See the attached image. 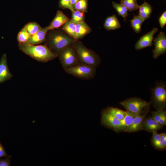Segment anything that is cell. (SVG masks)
<instances>
[{"label": "cell", "instance_id": "cell-25", "mask_svg": "<svg viewBox=\"0 0 166 166\" xmlns=\"http://www.w3.org/2000/svg\"><path fill=\"white\" fill-rule=\"evenodd\" d=\"M23 27L31 35L34 34L42 28L38 24L35 22H30Z\"/></svg>", "mask_w": 166, "mask_h": 166}, {"label": "cell", "instance_id": "cell-32", "mask_svg": "<svg viewBox=\"0 0 166 166\" xmlns=\"http://www.w3.org/2000/svg\"><path fill=\"white\" fill-rule=\"evenodd\" d=\"M159 22L161 28H164L166 24V11H164L159 18Z\"/></svg>", "mask_w": 166, "mask_h": 166}, {"label": "cell", "instance_id": "cell-21", "mask_svg": "<svg viewBox=\"0 0 166 166\" xmlns=\"http://www.w3.org/2000/svg\"><path fill=\"white\" fill-rule=\"evenodd\" d=\"M151 116L156 121L164 126L166 124V112L164 109L152 111Z\"/></svg>", "mask_w": 166, "mask_h": 166}, {"label": "cell", "instance_id": "cell-15", "mask_svg": "<svg viewBox=\"0 0 166 166\" xmlns=\"http://www.w3.org/2000/svg\"><path fill=\"white\" fill-rule=\"evenodd\" d=\"M126 114L124 119L121 121L120 126L115 131L116 132L125 131L132 124L135 117L139 114L126 111Z\"/></svg>", "mask_w": 166, "mask_h": 166}, {"label": "cell", "instance_id": "cell-22", "mask_svg": "<svg viewBox=\"0 0 166 166\" xmlns=\"http://www.w3.org/2000/svg\"><path fill=\"white\" fill-rule=\"evenodd\" d=\"M134 18L130 20L131 26L136 33H139L141 30V27L143 22L144 21L139 15H135L134 14Z\"/></svg>", "mask_w": 166, "mask_h": 166}, {"label": "cell", "instance_id": "cell-7", "mask_svg": "<svg viewBox=\"0 0 166 166\" xmlns=\"http://www.w3.org/2000/svg\"><path fill=\"white\" fill-rule=\"evenodd\" d=\"M126 111L140 114L142 111L148 109L150 103L137 97H131L120 103Z\"/></svg>", "mask_w": 166, "mask_h": 166}, {"label": "cell", "instance_id": "cell-34", "mask_svg": "<svg viewBox=\"0 0 166 166\" xmlns=\"http://www.w3.org/2000/svg\"><path fill=\"white\" fill-rule=\"evenodd\" d=\"M10 156H8L6 153L5 149L1 143L0 141V158L3 157H10Z\"/></svg>", "mask_w": 166, "mask_h": 166}, {"label": "cell", "instance_id": "cell-11", "mask_svg": "<svg viewBox=\"0 0 166 166\" xmlns=\"http://www.w3.org/2000/svg\"><path fill=\"white\" fill-rule=\"evenodd\" d=\"M13 76L8 67L6 54L4 53L0 61V83L10 80Z\"/></svg>", "mask_w": 166, "mask_h": 166}, {"label": "cell", "instance_id": "cell-10", "mask_svg": "<svg viewBox=\"0 0 166 166\" xmlns=\"http://www.w3.org/2000/svg\"><path fill=\"white\" fill-rule=\"evenodd\" d=\"M158 29L154 28L151 31L142 36L135 45V49L140 50L148 47L151 46L153 44L152 42L154 35L156 33Z\"/></svg>", "mask_w": 166, "mask_h": 166}, {"label": "cell", "instance_id": "cell-28", "mask_svg": "<svg viewBox=\"0 0 166 166\" xmlns=\"http://www.w3.org/2000/svg\"><path fill=\"white\" fill-rule=\"evenodd\" d=\"M31 36V35L29 34L26 30L23 27L18 34L17 41L19 44L26 43Z\"/></svg>", "mask_w": 166, "mask_h": 166}, {"label": "cell", "instance_id": "cell-12", "mask_svg": "<svg viewBox=\"0 0 166 166\" xmlns=\"http://www.w3.org/2000/svg\"><path fill=\"white\" fill-rule=\"evenodd\" d=\"M49 30L48 26L42 28L31 37L26 43L33 45H38L45 42L46 35Z\"/></svg>", "mask_w": 166, "mask_h": 166}, {"label": "cell", "instance_id": "cell-26", "mask_svg": "<svg viewBox=\"0 0 166 166\" xmlns=\"http://www.w3.org/2000/svg\"><path fill=\"white\" fill-rule=\"evenodd\" d=\"M120 3L130 12L137 10L139 6L137 0H121Z\"/></svg>", "mask_w": 166, "mask_h": 166}, {"label": "cell", "instance_id": "cell-4", "mask_svg": "<svg viewBox=\"0 0 166 166\" xmlns=\"http://www.w3.org/2000/svg\"><path fill=\"white\" fill-rule=\"evenodd\" d=\"M57 54L64 70L76 66L79 63L76 51L72 45L66 46L59 52Z\"/></svg>", "mask_w": 166, "mask_h": 166}, {"label": "cell", "instance_id": "cell-18", "mask_svg": "<svg viewBox=\"0 0 166 166\" xmlns=\"http://www.w3.org/2000/svg\"><path fill=\"white\" fill-rule=\"evenodd\" d=\"M104 26L108 31L114 30L121 27V25L116 16L113 14L105 19Z\"/></svg>", "mask_w": 166, "mask_h": 166}, {"label": "cell", "instance_id": "cell-8", "mask_svg": "<svg viewBox=\"0 0 166 166\" xmlns=\"http://www.w3.org/2000/svg\"><path fill=\"white\" fill-rule=\"evenodd\" d=\"M155 45L154 49L152 50L153 57L156 59L166 52V36L165 34L160 32L158 36L153 40Z\"/></svg>", "mask_w": 166, "mask_h": 166}, {"label": "cell", "instance_id": "cell-36", "mask_svg": "<svg viewBox=\"0 0 166 166\" xmlns=\"http://www.w3.org/2000/svg\"><path fill=\"white\" fill-rule=\"evenodd\" d=\"M72 5L74 7V6L77 2L79 0H70Z\"/></svg>", "mask_w": 166, "mask_h": 166}, {"label": "cell", "instance_id": "cell-13", "mask_svg": "<svg viewBox=\"0 0 166 166\" xmlns=\"http://www.w3.org/2000/svg\"><path fill=\"white\" fill-rule=\"evenodd\" d=\"M163 126L151 117L144 120L142 125L141 129L152 132L160 129Z\"/></svg>", "mask_w": 166, "mask_h": 166}, {"label": "cell", "instance_id": "cell-2", "mask_svg": "<svg viewBox=\"0 0 166 166\" xmlns=\"http://www.w3.org/2000/svg\"><path fill=\"white\" fill-rule=\"evenodd\" d=\"M19 49L33 58L41 62H46L57 57L45 45H33L26 43L19 44Z\"/></svg>", "mask_w": 166, "mask_h": 166}, {"label": "cell", "instance_id": "cell-33", "mask_svg": "<svg viewBox=\"0 0 166 166\" xmlns=\"http://www.w3.org/2000/svg\"><path fill=\"white\" fill-rule=\"evenodd\" d=\"M11 156L0 160V166H9L10 165V158Z\"/></svg>", "mask_w": 166, "mask_h": 166}, {"label": "cell", "instance_id": "cell-30", "mask_svg": "<svg viewBox=\"0 0 166 166\" xmlns=\"http://www.w3.org/2000/svg\"><path fill=\"white\" fill-rule=\"evenodd\" d=\"M75 10H78L84 12H87V0H79L74 6Z\"/></svg>", "mask_w": 166, "mask_h": 166}, {"label": "cell", "instance_id": "cell-16", "mask_svg": "<svg viewBox=\"0 0 166 166\" xmlns=\"http://www.w3.org/2000/svg\"><path fill=\"white\" fill-rule=\"evenodd\" d=\"M91 31V28L84 21L76 23V39L82 38Z\"/></svg>", "mask_w": 166, "mask_h": 166}, {"label": "cell", "instance_id": "cell-1", "mask_svg": "<svg viewBox=\"0 0 166 166\" xmlns=\"http://www.w3.org/2000/svg\"><path fill=\"white\" fill-rule=\"evenodd\" d=\"M76 40L62 29L49 30L47 32L45 45L51 51L57 54L66 46L72 45Z\"/></svg>", "mask_w": 166, "mask_h": 166}, {"label": "cell", "instance_id": "cell-17", "mask_svg": "<svg viewBox=\"0 0 166 166\" xmlns=\"http://www.w3.org/2000/svg\"><path fill=\"white\" fill-rule=\"evenodd\" d=\"M147 113L141 115H137L134 119L132 124L127 128L125 132H132L142 130L141 127Z\"/></svg>", "mask_w": 166, "mask_h": 166}, {"label": "cell", "instance_id": "cell-9", "mask_svg": "<svg viewBox=\"0 0 166 166\" xmlns=\"http://www.w3.org/2000/svg\"><path fill=\"white\" fill-rule=\"evenodd\" d=\"M101 125L115 131L120 125L121 121L105 109L101 111Z\"/></svg>", "mask_w": 166, "mask_h": 166}, {"label": "cell", "instance_id": "cell-29", "mask_svg": "<svg viewBox=\"0 0 166 166\" xmlns=\"http://www.w3.org/2000/svg\"><path fill=\"white\" fill-rule=\"evenodd\" d=\"M85 17V12L81 11L75 10L72 12L71 20L75 23L84 21Z\"/></svg>", "mask_w": 166, "mask_h": 166}, {"label": "cell", "instance_id": "cell-35", "mask_svg": "<svg viewBox=\"0 0 166 166\" xmlns=\"http://www.w3.org/2000/svg\"><path fill=\"white\" fill-rule=\"evenodd\" d=\"M162 143L165 148L166 147V133H162L160 134Z\"/></svg>", "mask_w": 166, "mask_h": 166}, {"label": "cell", "instance_id": "cell-5", "mask_svg": "<svg viewBox=\"0 0 166 166\" xmlns=\"http://www.w3.org/2000/svg\"><path fill=\"white\" fill-rule=\"evenodd\" d=\"M152 102L156 110L164 109L166 105V86L163 82H159L152 90Z\"/></svg>", "mask_w": 166, "mask_h": 166}, {"label": "cell", "instance_id": "cell-27", "mask_svg": "<svg viewBox=\"0 0 166 166\" xmlns=\"http://www.w3.org/2000/svg\"><path fill=\"white\" fill-rule=\"evenodd\" d=\"M112 6L117 12L119 15L122 17L126 20V18L128 16V10L123 5L116 3L114 2H112Z\"/></svg>", "mask_w": 166, "mask_h": 166}, {"label": "cell", "instance_id": "cell-14", "mask_svg": "<svg viewBox=\"0 0 166 166\" xmlns=\"http://www.w3.org/2000/svg\"><path fill=\"white\" fill-rule=\"evenodd\" d=\"M69 20V18L62 11L58 10L57 11L55 17L48 26V27L49 30L58 28Z\"/></svg>", "mask_w": 166, "mask_h": 166}, {"label": "cell", "instance_id": "cell-20", "mask_svg": "<svg viewBox=\"0 0 166 166\" xmlns=\"http://www.w3.org/2000/svg\"><path fill=\"white\" fill-rule=\"evenodd\" d=\"M139 15L144 21L149 18L152 14V7L148 3L145 2L139 6Z\"/></svg>", "mask_w": 166, "mask_h": 166}, {"label": "cell", "instance_id": "cell-3", "mask_svg": "<svg viewBox=\"0 0 166 166\" xmlns=\"http://www.w3.org/2000/svg\"><path fill=\"white\" fill-rule=\"evenodd\" d=\"M76 50L80 64L97 68L101 62L99 56L93 51L87 48L79 40L72 44Z\"/></svg>", "mask_w": 166, "mask_h": 166}, {"label": "cell", "instance_id": "cell-31", "mask_svg": "<svg viewBox=\"0 0 166 166\" xmlns=\"http://www.w3.org/2000/svg\"><path fill=\"white\" fill-rule=\"evenodd\" d=\"M59 6L62 9H69L72 12L75 10L74 7L71 4L70 0H59Z\"/></svg>", "mask_w": 166, "mask_h": 166}, {"label": "cell", "instance_id": "cell-6", "mask_svg": "<svg viewBox=\"0 0 166 166\" xmlns=\"http://www.w3.org/2000/svg\"><path fill=\"white\" fill-rule=\"evenodd\" d=\"M64 70L67 73L82 80L93 79L96 74V68L80 63Z\"/></svg>", "mask_w": 166, "mask_h": 166}, {"label": "cell", "instance_id": "cell-19", "mask_svg": "<svg viewBox=\"0 0 166 166\" xmlns=\"http://www.w3.org/2000/svg\"><path fill=\"white\" fill-rule=\"evenodd\" d=\"M61 29L69 36L76 40V23L74 22L71 19L68 21L62 26Z\"/></svg>", "mask_w": 166, "mask_h": 166}, {"label": "cell", "instance_id": "cell-23", "mask_svg": "<svg viewBox=\"0 0 166 166\" xmlns=\"http://www.w3.org/2000/svg\"><path fill=\"white\" fill-rule=\"evenodd\" d=\"M152 135L151 138V143L152 145L156 149L163 150L165 148L163 145L160 137V134H158L157 131L152 132Z\"/></svg>", "mask_w": 166, "mask_h": 166}, {"label": "cell", "instance_id": "cell-24", "mask_svg": "<svg viewBox=\"0 0 166 166\" xmlns=\"http://www.w3.org/2000/svg\"><path fill=\"white\" fill-rule=\"evenodd\" d=\"M105 109L120 121L124 119L126 113V111L112 107H108Z\"/></svg>", "mask_w": 166, "mask_h": 166}]
</instances>
